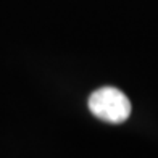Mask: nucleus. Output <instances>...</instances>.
<instances>
[{
	"mask_svg": "<svg viewBox=\"0 0 158 158\" xmlns=\"http://www.w3.org/2000/svg\"><path fill=\"white\" fill-rule=\"evenodd\" d=\"M89 110L95 118L110 124H121L131 116V102L116 87H102L89 97Z\"/></svg>",
	"mask_w": 158,
	"mask_h": 158,
	"instance_id": "obj_1",
	"label": "nucleus"
}]
</instances>
